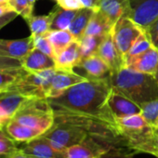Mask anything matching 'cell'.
Segmentation results:
<instances>
[{"label":"cell","mask_w":158,"mask_h":158,"mask_svg":"<svg viewBox=\"0 0 158 158\" xmlns=\"http://www.w3.org/2000/svg\"><path fill=\"white\" fill-rule=\"evenodd\" d=\"M111 90L109 79H87L48 101L56 120L80 125L94 135L122 139L107 104Z\"/></svg>","instance_id":"obj_1"},{"label":"cell","mask_w":158,"mask_h":158,"mask_svg":"<svg viewBox=\"0 0 158 158\" xmlns=\"http://www.w3.org/2000/svg\"><path fill=\"white\" fill-rule=\"evenodd\" d=\"M110 81L113 89L121 92L139 106L158 99V82L152 74L123 67L112 73Z\"/></svg>","instance_id":"obj_2"},{"label":"cell","mask_w":158,"mask_h":158,"mask_svg":"<svg viewBox=\"0 0 158 158\" xmlns=\"http://www.w3.org/2000/svg\"><path fill=\"white\" fill-rule=\"evenodd\" d=\"M12 119L26 127L47 132L54 124V112L45 98H29L19 108Z\"/></svg>","instance_id":"obj_3"},{"label":"cell","mask_w":158,"mask_h":158,"mask_svg":"<svg viewBox=\"0 0 158 158\" xmlns=\"http://www.w3.org/2000/svg\"><path fill=\"white\" fill-rule=\"evenodd\" d=\"M122 142L125 141L121 139L90 134L83 141L66 149L64 155L65 158H101Z\"/></svg>","instance_id":"obj_4"},{"label":"cell","mask_w":158,"mask_h":158,"mask_svg":"<svg viewBox=\"0 0 158 158\" xmlns=\"http://www.w3.org/2000/svg\"><path fill=\"white\" fill-rule=\"evenodd\" d=\"M90 134L88 128L80 125L55 119L53 126L43 136L55 149L64 152L69 147L83 141Z\"/></svg>","instance_id":"obj_5"},{"label":"cell","mask_w":158,"mask_h":158,"mask_svg":"<svg viewBox=\"0 0 158 158\" xmlns=\"http://www.w3.org/2000/svg\"><path fill=\"white\" fill-rule=\"evenodd\" d=\"M56 72V68L35 73L26 72L10 90L19 92L28 98L47 99Z\"/></svg>","instance_id":"obj_6"},{"label":"cell","mask_w":158,"mask_h":158,"mask_svg":"<svg viewBox=\"0 0 158 158\" xmlns=\"http://www.w3.org/2000/svg\"><path fill=\"white\" fill-rule=\"evenodd\" d=\"M111 33L114 44L125 60L130 48L144 33V30L129 17H123L114 24Z\"/></svg>","instance_id":"obj_7"},{"label":"cell","mask_w":158,"mask_h":158,"mask_svg":"<svg viewBox=\"0 0 158 158\" xmlns=\"http://www.w3.org/2000/svg\"><path fill=\"white\" fill-rule=\"evenodd\" d=\"M132 12L129 16L143 30L158 19V0H130Z\"/></svg>","instance_id":"obj_8"},{"label":"cell","mask_w":158,"mask_h":158,"mask_svg":"<svg viewBox=\"0 0 158 158\" xmlns=\"http://www.w3.org/2000/svg\"><path fill=\"white\" fill-rule=\"evenodd\" d=\"M75 69L83 71L80 75L86 79H96V80L109 79L110 80L112 74V71L108 64L98 54L82 59L73 71Z\"/></svg>","instance_id":"obj_9"},{"label":"cell","mask_w":158,"mask_h":158,"mask_svg":"<svg viewBox=\"0 0 158 158\" xmlns=\"http://www.w3.org/2000/svg\"><path fill=\"white\" fill-rule=\"evenodd\" d=\"M158 66V48L152 46L143 53L136 56L127 57L124 61V67L130 70L154 74Z\"/></svg>","instance_id":"obj_10"},{"label":"cell","mask_w":158,"mask_h":158,"mask_svg":"<svg viewBox=\"0 0 158 158\" xmlns=\"http://www.w3.org/2000/svg\"><path fill=\"white\" fill-rule=\"evenodd\" d=\"M27 99L29 98L12 90L0 93V129L5 128Z\"/></svg>","instance_id":"obj_11"},{"label":"cell","mask_w":158,"mask_h":158,"mask_svg":"<svg viewBox=\"0 0 158 158\" xmlns=\"http://www.w3.org/2000/svg\"><path fill=\"white\" fill-rule=\"evenodd\" d=\"M107 104L115 118L141 113V108L139 104L113 88L108 96Z\"/></svg>","instance_id":"obj_12"},{"label":"cell","mask_w":158,"mask_h":158,"mask_svg":"<svg viewBox=\"0 0 158 158\" xmlns=\"http://www.w3.org/2000/svg\"><path fill=\"white\" fill-rule=\"evenodd\" d=\"M20 152L38 158H65L64 152L55 149L42 135L20 147Z\"/></svg>","instance_id":"obj_13"},{"label":"cell","mask_w":158,"mask_h":158,"mask_svg":"<svg viewBox=\"0 0 158 158\" xmlns=\"http://www.w3.org/2000/svg\"><path fill=\"white\" fill-rule=\"evenodd\" d=\"M98 10L114 24L123 17H129L132 12L130 0H100Z\"/></svg>","instance_id":"obj_14"},{"label":"cell","mask_w":158,"mask_h":158,"mask_svg":"<svg viewBox=\"0 0 158 158\" xmlns=\"http://www.w3.org/2000/svg\"><path fill=\"white\" fill-rule=\"evenodd\" d=\"M97 54L108 64L112 73L124 67V59L114 44L111 32L103 36Z\"/></svg>","instance_id":"obj_15"},{"label":"cell","mask_w":158,"mask_h":158,"mask_svg":"<svg viewBox=\"0 0 158 158\" xmlns=\"http://www.w3.org/2000/svg\"><path fill=\"white\" fill-rule=\"evenodd\" d=\"M127 147L138 152L158 156V127H148L138 138L127 144Z\"/></svg>","instance_id":"obj_16"},{"label":"cell","mask_w":158,"mask_h":158,"mask_svg":"<svg viewBox=\"0 0 158 158\" xmlns=\"http://www.w3.org/2000/svg\"><path fill=\"white\" fill-rule=\"evenodd\" d=\"M33 48H35V45L32 35L22 39L0 38V52L14 59L22 60Z\"/></svg>","instance_id":"obj_17"},{"label":"cell","mask_w":158,"mask_h":158,"mask_svg":"<svg viewBox=\"0 0 158 158\" xmlns=\"http://www.w3.org/2000/svg\"><path fill=\"white\" fill-rule=\"evenodd\" d=\"M85 80H87L85 77L75 72H67L57 69L47 99L57 97L64 92L67 89Z\"/></svg>","instance_id":"obj_18"},{"label":"cell","mask_w":158,"mask_h":158,"mask_svg":"<svg viewBox=\"0 0 158 158\" xmlns=\"http://www.w3.org/2000/svg\"><path fill=\"white\" fill-rule=\"evenodd\" d=\"M82 56L79 42L73 41L64 50L55 58L56 69L67 72H73V69L81 61Z\"/></svg>","instance_id":"obj_19"},{"label":"cell","mask_w":158,"mask_h":158,"mask_svg":"<svg viewBox=\"0 0 158 158\" xmlns=\"http://www.w3.org/2000/svg\"><path fill=\"white\" fill-rule=\"evenodd\" d=\"M22 63L23 68L30 73L56 68L55 60L35 48H33L28 55L22 60Z\"/></svg>","instance_id":"obj_20"},{"label":"cell","mask_w":158,"mask_h":158,"mask_svg":"<svg viewBox=\"0 0 158 158\" xmlns=\"http://www.w3.org/2000/svg\"><path fill=\"white\" fill-rule=\"evenodd\" d=\"M4 129L15 141L19 143L29 142L43 135V132L40 130L22 125L13 119L8 122Z\"/></svg>","instance_id":"obj_21"},{"label":"cell","mask_w":158,"mask_h":158,"mask_svg":"<svg viewBox=\"0 0 158 158\" xmlns=\"http://www.w3.org/2000/svg\"><path fill=\"white\" fill-rule=\"evenodd\" d=\"M113 25L99 10H95L85 31L84 35L104 36L112 31Z\"/></svg>","instance_id":"obj_22"},{"label":"cell","mask_w":158,"mask_h":158,"mask_svg":"<svg viewBox=\"0 0 158 158\" xmlns=\"http://www.w3.org/2000/svg\"><path fill=\"white\" fill-rule=\"evenodd\" d=\"M94 10L84 8L80 10H78L76 16L73 18L71 26L69 28V32L73 35L76 41L80 40L81 37L84 35L85 31L88 27V24L94 13Z\"/></svg>","instance_id":"obj_23"},{"label":"cell","mask_w":158,"mask_h":158,"mask_svg":"<svg viewBox=\"0 0 158 158\" xmlns=\"http://www.w3.org/2000/svg\"><path fill=\"white\" fill-rule=\"evenodd\" d=\"M52 23L50 30H69L78 10H68L57 5L51 11Z\"/></svg>","instance_id":"obj_24"},{"label":"cell","mask_w":158,"mask_h":158,"mask_svg":"<svg viewBox=\"0 0 158 158\" xmlns=\"http://www.w3.org/2000/svg\"><path fill=\"white\" fill-rule=\"evenodd\" d=\"M46 35L51 43L55 53V58L73 41L75 40L73 35L68 30H50Z\"/></svg>","instance_id":"obj_25"},{"label":"cell","mask_w":158,"mask_h":158,"mask_svg":"<svg viewBox=\"0 0 158 158\" xmlns=\"http://www.w3.org/2000/svg\"><path fill=\"white\" fill-rule=\"evenodd\" d=\"M26 23L29 25L31 35L38 36L42 35H46L50 31L51 23H52V13L49 12L48 15L42 16H34L32 15L30 18L26 20Z\"/></svg>","instance_id":"obj_26"},{"label":"cell","mask_w":158,"mask_h":158,"mask_svg":"<svg viewBox=\"0 0 158 158\" xmlns=\"http://www.w3.org/2000/svg\"><path fill=\"white\" fill-rule=\"evenodd\" d=\"M26 72L23 67L18 69H0V92L10 91Z\"/></svg>","instance_id":"obj_27"},{"label":"cell","mask_w":158,"mask_h":158,"mask_svg":"<svg viewBox=\"0 0 158 158\" xmlns=\"http://www.w3.org/2000/svg\"><path fill=\"white\" fill-rule=\"evenodd\" d=\"M102 38L103 36L83 35L80 40H78L82 59L97 54Z\"/></svg>","instance_id":"obj_28"},{"label":"cell","mask_w":158,"mask_h":158,"mask_svg":"<svg viewBox=\"0 0 158 158\" xmlns=\"http://www.w3.org/2000/svg\"><path fill=\"white\" fill-rule=\"evenodd\" d=\"M5 129H0V155H11L20 151V147Z\"/></svg>","instance_id":"obj_29"},{"label":"cell","mask_w":158,"mask_h":158,"mask_svg":"<svg viewBox=\"0 0 158 158\" xmlns=\"http://www.w3.org/2000/svg\"><path fill=\"white\" fill-rule=\"evenodd\" d=\"M141 114L146 120V122L152 126L155 127L158 121V99L150 101L140 105Z\"/></svg>","instance_id":"obj_30"},{"label":"cell","mask_w":158,"mask_h":158,"mask_svg":"<svg viewBox=\"0 0 158 158\" xmlns=\"http://www.w3.org/2000/svg\"><path fill=\"white\" fill-rule=\"evenodd\" d=\"M12 10L25 21L33 15L35 3L32 0H8Z\"/></svg>","instance_id":"obj_31"},{"label":"cell","mask_w":158,"mask_h":158,"mask_svg":"<svg viewBox=\"0 0 158 158\" xmlns=\"http://www.w3.org/2000/svg\"><path fill=\"white\" fill-rule=\"evenodd\" d=\"M153 46V44L152 43V41L150 40V38L148 37V35H146L145 31L144 33L139 35V37L135 41V43L132 45V47L130 48L129 51L127 52V57H132V56H136L139 55L140 53L145 52L146 50H148L149 48H151ZM125 58V59H126ZM125 61V60H124Z\"/></svg>","instance_id":"obj_32"},{"label":"cell","mask_w":158,"mask_h":158,"mask_svg":"<svg viewBox=\"0 0 158 158\" xmlns=\"http://www.w3.org/2000/svg\"><path fill=\"white\" fill-rule=\"evenodd\" d=\"M34 45H35V48L39 49L43 53L52 57L55 60V53H54L53 48L51 46L50 41L48 38L47 35H42L35 36L34 37Z\"/></svg>","instance_id":"obj_33"},{"label":"cell","mask_w":158,"mask_h":158,"mask_svg":"<svg viewBox=\"0 0 158 158\" xmlns=\"http://www.w3.org/2000/svg\"><path fill=\"white\" fill-rule=\"evenodd\" d=\"M22 67L23 63L21 60L6 56L0 52V69H18Z\"/></svg>","instance_id":"obj_34"},{"label":"cell","mask_w":158,"mask_h":158,"mask_svg":"<svg viewBox=\"0 0 158 158\" xmlns=\"http://www.w3.org/2000/svg\"><path fill=\"white\" fill-rule=\"evenodd\" d=\"M57 5L68 10H80L85 8L80 0H59Z\"/></svg>","instance_id":"obj_35"},{"label":"cell","mask_w":158,"mask_h":158,"mask_svg":"<svg viewBox=\"0 0 158 158\" xmlns=\"http://www.w3.org/2000/svg\"><path fill=\"white\" fill-rule=\"evenodd\" d=\"M101 158H134V153L127 152L124 149L117 147L113 149Z\"/></svg>","instance_id":"obj_36"},{"label":"cell","mask_w":158,"mask_h":158,"mask_svg":"<svg viewBox=\"0 0 158 158\" xmlns=\"http://www.w3.org/2000/svg\"><path fill=\"white\" fill-rule=\"evenodd\" d=\"M153 46L158 48V19L153 22L146 30H144Z\"/></svg>","instance_id":"obj_37"},{"label":"cell","mask_w":158,"mask_h":158,"mask_svg":"<svg viewBox=\"0 0 158 158\" xmlns=\"http://www.w3.org/2000/svg\"><path fill=\"white\" fill-rule=\"evenodd\" d=\"M17 16H18V14L16 12L11 11L8 14H5L0 17V30H1L4 26H6L7 24H9L10 22H12Z\"/></svg>","instance_id":"obj_38"},{"label":"cell","mask_w":158,"mask_h":158,"mask_svg":"<svg viewBox=\"0 0 158 158\" xmlns=\"http://www.w3.org/2000/svg\"><path fill=\"white\" fill-rule=\"evenodd\" d=\"M80 2L83 4V6L85 8L97 10H98V7H99L100 0H80Z\"/></svg>","instance_id":"obj_39"},{"label":"cell","mask_w":158,"mask_h":158,"mask_svg":"<svg viewBox=\"0 0 158 158\" xmlns=\"http://www.w3.org/2000/svg\"><path fill=\"white\" fill-rule=\"evenodd\" d=\"M13 11L10 3L8 0H6V1H1L0 2V17L5 15V14H8L10 12Z\"/></svg>","instance_id":"obj_40"},{"label":"cell","mask_w":158,"mask_h":158,"mask_svg":"<svg viewBox=\"0 0 158 158\" xmlns=\"http://www.w3.org/2000/svg\"><path fill=\"white\" fill-rule=\"evenodd\" d=\"M8 158H38V157H35V156H33V155H29V154H25L22 152H18L14 154H11L10 155Z\"/></svg>","instance_id":"obj_41"},{"label":"cell","mask_w":158,"mask_h":158,"mask_svg":"<svg viewBox=\"0 0 158 158\" xmlns=\"http://www.w3.org/2000/svg\"><path fill=\"white\" fill-rule=\"evenodd\" d=\"M153 76L155 77V79H156L157 82H158V66H157V69H156V71H155V73H154Z\"/></svg>","instance_id":"obj_42"},{"label":"cell","mask_w":158,"mask_h":158,"mask_svg":"<svg viewBox=\"0 0 158 158\" xmlns=\"http://www.w3.org/2000/svg\"><path fill=\"white\" fill-rule=\"evenodd\" d=\"M8 155H0V158H8Z\"/></svg>","instance_id":"obj_43"},{"label":"cell","mask_w":158,"mask_h":158,"mask_svg":"<svg viewBox=\"0 0 158 158\" xmlns=\"http://www.w3.org/2000/svg\"><path fill=\"white\" fill-rule=\"evenodd\" d=\"M156 127H158V121H157V123H156V126H155Z\"/></svg>","instance_id":"obj_44"},{"label":"cell","mask_w":158,"mask_h":158,"mask_svg":"<svg viewBox=\"0 0 158 158\" xmlns=\"http://www.w3.org/2000/svg\"><path fill=\"white\" fill-rule=\"evenodd\" d=\"M32 1H33L34 3H35V1H36V0H32Z\"/></svg>","instance_id":"obj_45"},{"label":"cell","mask_w":158,"mask_h":158,"mask_svg":"<svg viewBox=\"0 0 158 158\" xmlns=\"http://www.w3.org/2000/svg\"><path fill=\"white\" fill-rule=\"evenodd\" d=\"M56 1H57V2H58V1H59V0H56Z\"/></svg>","instance_id":"obj_46"},{"label":"cell","mask_w":158,"mask_h":158,"mask_svg":"<svg viewBox=\"0 0 158 158\" xmlns=\"http://www.w3.org/2000/svg\"><path fill=\"white\" fill-rule=\"evenodd\" d=\"M5 92H6V91H5ZM0 93H2V92H0Z\"/></svg>","instance_id":"obj_47"},{"label":"cell","mask_w":158,"mask_h":158,"mask_svg":"<svg viewBox=\"0 0 158 158\" xmlns=\"http://www.w3.org/2000/svg\"><path fill=\"white\" fill-rule=\"evenodd\" d=\"M157 158H158V156H157Z\"/></svg>","instance_id":"obj_48"}]
</instances>
